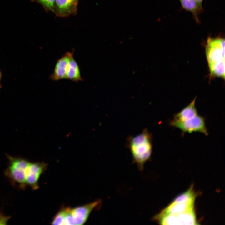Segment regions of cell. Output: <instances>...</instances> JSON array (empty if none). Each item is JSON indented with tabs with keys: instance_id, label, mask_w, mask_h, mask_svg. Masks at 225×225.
<instances>
[{
	"instance_id": "obj_1",
	"label": "cell",
	"mask_w": 225,
	"mask_h": 225,
	"mask_svg": "<svg viewBox=\"0 0 225 225\" xmlns=\"http://www.w3.org/2000/svg\"><path fill=\"white\" fill-rule=\"evenodd\" d=\"M196 98L174 115L170 125L179 129L183 132H199L207 136L208 132L204 118L198 114L195 107Z\"/></svg>"
},
{
	"instance_id": "obj_2",
	"label": "cell",
	"mask_w": 225,
	"mask_h": 225,
	"mask_svg": "<svg viewBox=\"0 0 225 225\" xmlns=\"http://www.w3.org/2000/svg\"><path fill=\"white\" fill-rule=\"evenodd\" d=\"M127 146L131 153L133 162L140 171L151 158L152 150V136L147 128L140 133L128 138Z\"/></svg>"
},
{
	"instance_id": "obj_3",
	"label": "cell",
	"mask_w": 225,
	"mask_h": 225,
	"mask_svg": "<svg viewBox=\"0 0 225 225\" xmlns=\"http://www.w3.org/2000/svg\"><path fill=\"white\" fill-rule=\"evenodd\" d=\"M205 53L211 76L225 78V39L208 37Z\"/></svg>"
},
{
	"instance_id": "obj_4",
	"label": "cell",
	"mask_w": 225,
	"mask_h": 225,
	"mask_svg": "<svg viewBox=\"0 0 225 225\" xmlns=\"http://www.w3.org/2000/svg\"><path fill=\"white\" fill-rule=\"evenodd\" d=\"M8 164L5 174L12 184L18 188L24 189L27 185L26 175L29 162L28 160L21 158L7 155Z\"/></svg>"
},
{
	"instance_id": "obj_5",
	"label": "cell",
	"mask_w": 225,
	"mask_h": 225,
	"mask_svg": "<svg viewBox=\"0 0 225 225\" xmlns=\"http://www.w3.org/2000/svg\"><path fill=\"white\" fill-rule=\"evenodd\" d=\"M153 220L163 225H195L197 222L193 210L177 214L159 213Z\"/></svg>"
},
{
	"instance_id": "obj_6",
	"label": "cell",
	"mask_w": 225,
	"mask_h": 225,
	"mask_svg": "<svg viewBox=\"0 0 225 225\" xmlns=\"http://www.w3.org/2000/svg\"><path fill=\"white\" fill-rule=\"evenodd\" d=\"M101 203V201L99 200L73 208H70V213L73 224H84L87 220L92 211L96 208H99Z\"/></svg>"
},
{
	"instance_id": "obj_7",
	"label": "cell",
	"mask_w": 225,
	"mask_h": 225,
	"mask_svg": "<svg viewBox=\"0 0 225 225\" xmlns=\"http://www.w3.org/2000/svg\"><path fill=\"white\" fill-rule=\"evenodd\" d=\"M47 164L43 162H29L26 170V183L33 190L39 188L38 181L41 174L47 168Z\"/></svg>"
},
{
	"instance_id": "obj_8",
	"label": "cell",
	"mask_w": 225,
	"mask_h": 225,
	"mask_svg": "<svg viewBox=\"0 0 225 225\" xmlns=\"http://www.w3.org/2000/svg\"><path fill=\"white\" fill-rule=\"evenodd\" d=\"M73 53V52H67L57 61L50 79L58 81L67 79L70 61Z\"/></svg>"
},
{
	"instance_id": "obj_9",
	"label": "cell",
	"mask_w": 225,
	"mask_h": 225,
	"mask_svg": "<svg viewBox=\"0 0 225 225\" xmlns=\"http://www.w3.org/2000/svg\"><path fill=\"white\" fill-rule=\"evenodd\" d=\"M78 0H55V13L60 17L75 15L77 12Z\"/></svg>"
},
{
	"instance_id": "obj_10",
	"label": "cell",
	"mask_w": 225,
	"mask_h": 225,
	"mask_svg": "<svg viewBox=\"0 0 225 225\" xmlns=\"http://www.w3.org/2000/svg\"><path fill=\"white\" fill-rule=\"evenodd\" d=\"M194 200L187 202L174 201L159 213L162 214H177L193 209Z\"/></svg>"
},
{
	"instance_id": "obj_11",
	"label": "cell",
	"mask_w": 225,
	"mask_h": 225,
	"mask_svg": "<svg viewBox=\"0 0 225 225\" xmlns=\"http://www.w3.org/2000/svg\"><path fill=\"white\" fill-rule=\"evenodd\" d=\"M67 79L75 82L83 80L81 76L79 66L73 55L70 61Z\"/></svg>"
},
{
	"instance_id": "obj_12",
	"label": "cell",
	"mask_w": 225,
	"mask_h": 225,
	"mask_svg": "<svg viewBox=\"0 0 225 225\" xmlns=\"http://www.w3.org/2000/svg\"><path fill=\"white\" fill-rule=\"evenodd\" d=\"M182 8L192 13L198 22L199 21L198 14L200 12L198 5L195 0H179Z\"/></svg>"
},
{
	"instance_id": "obj_13",
	"label": "cell",
	"mask_w": 225,
	"mask_h": 225,
	"mask_svg": "<svg viewBox=\"0 0 225 225\" xmlns=\"http://www.w3.org/2000/svg\"><path fill=\"white\" fill-rule=\"evenodd\" d=\"M41 5L45 9L55 12V0H32Z\"/></svg>"
},
{
	"instance_id": "obj_14",
	"label": "cell",
	"mask_w": 225,
	"mask_h": 225,
	"mask_svg": "<svg viewBox=\"0 0 225 225\" xmlns=\"http://www.w3.org/2000/svg\"><path fill=\"white\" fill-rule=\"evenodd\" d=\"M10 218V216H6L0 212V225L7 224Z\"/></svg>"
},
{
	"instance_id": "obj_15",
	"label": "cell",
	"mask_w": 225,
	"mask_h": 225,
	"mask_svg": "<svg viewBox=\"0 0 225 225\" xmlns=\"http://www.w3.org/2000/svg\"><path fill=\"white\" fill-rule=\"evenodd\" d=\"M197 3L199 9L201 12L202 10V2L203 0H195Z\"/></svg>"
},
{
	"instance_id": "obj_16",
	"label": "cell",
	"mask_w": 225,
	"mask_h": 225,
	"mask_svg": "<svg viewBox=\"0 0 225 225\" xmlns=\"http://www.w3.org/2000/svg\"><path fill=\"white\" fill-rule=\"evenodd\" d=\"M1 72L0 71V88L1 87V85L0 84V81H1Z\"/></svg>"
}]
</instances>
